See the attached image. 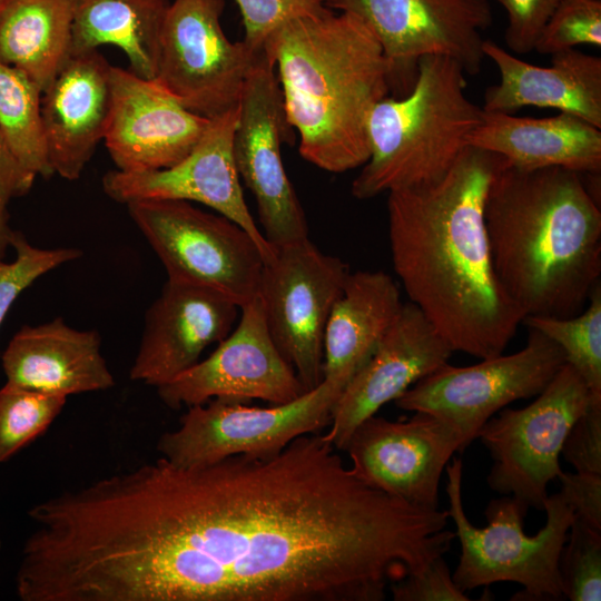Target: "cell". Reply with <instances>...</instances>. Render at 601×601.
I'll list each match as a JSON object with an SVG mask.
<instances>
[{
  "instance_id": "obj_1",
  "label": "cell",
  "mask_w": 601,
  "mask_h": 601,
  "mask_svg": "<svg viewBox=\"0 0 601 601\" xmlns=\"http://www.w3.org/2000/svg\"><path fill=\"white\" fill-rule=\"evenodd\" d=\"M447 511L375 489L316 433L268 456L96 481L80 520L97 601H381L443 556Z\"/></svg>"
},
{
  "instance_id": "obj_2",
  "label": "cell",
  "mask_w": 601,
  "mask_h": 601,
  "mask_svg": "<svg viewBox=\"0 0 601 601\" xmlns=\"http://www.w3.org/2000/svg\"><path fill=\"white\" fill-rule=\"evenodd\" d=\"M505 159L467 146L436 183L388 193L394 270L452 352L503 354L523 322L495 274L484 224L489 185Z\"/></svg>"
},
{
  "instance_id": "obj_3",
  "label": "cell",
  "mask_w": 601,
  "mask_h": 601,
  "mask_svg": "<svg viewBox=\"0 0 601 601\" xmlns=\"http://www.w3.org/2000/svg\"><path fill=\"white\" fill-rule=\"evenodd\" d=\"M484 224L495 274L524 318L584 309L600 283L601 210L582 174L505 160L489 185Z\"/></svg>"
},
{
  "instance_id": "obj_4",
  "label": "cell",
  "mask_w": 601,
  "mask_h": 601,
  "mask_svg": "<svg viewBox=\"0 0 601 601\" xmlns=\"http://www.w3.org/2000/svg\"><path fill=\"white\" fill-rule=\"evenodd\" d=\"M278 70L285 118L299 135V154L331 173L370 157L368 119L386 97L393 68L370 28L329 7L288 20L265 41Z\"/></svg>"
},
{
  "instance_id": "obj_5",
  "label": "cell",
  "mask_w": 601,
  "mask_h": 601,
  "mask_svg": "<svg viewBox=\"0 0 601 601\" xmlns=\"http://www.w3.org/2000/svg\"><path fill=\"white\" fill-rule=\"evenodd\" d=\"M465 88L457 61L421 58L411 90L400 99L385 97L373 108L370 157L352 183V195L364 200L442 179L483 119L482 107L466 97Z\"/></svg>"
},
{
  "instance_id": "obj_6",
  "label": "cell",
  "mask_w": 601,
  "mask_h": 601,
  "mask_svg": "<svg viewBox=\"0 0 601 601\" xmlns=\"http://www.w3.org/2000/svg\"><path fill=\"white\" fill-rule=\"evenodd\" d=\"M447 511L460 542L459 564L452 574L456 585L469 591L495 582H515L522 590L511 600L564 599L559 560L574 519L572 508L558 492L548 495L544 526L534 535L524 533L528 510L514 497L503 495L489 502L484 528L473 525L462 499L463 462L453 457L446 465Z\"/></svg>"
},
{
  "instance_id": "obj_7",
  "label": "cell",
  "mask_w": 601,
  "mask_h": 601,
  "mask_svg": "<svg viewBox=\"0 0 601 601\" xmlns=\"http://www.w3.org/2000/svg\"><path fill=\"white\" fill-rule=\"evenodd\" d=\"M347 384L325 377L294 401L270 407L213 398L188 407L179 426L157 443L160 457L178 467L216 463L229 456H268L295 439L328 426Z\"/></svg>"
},
{
  "instance_id": "obj_8",
  "label": "cell",
  "mask_w": 601,
  "mask_h": 601,
  "mask_svg": "<svg viewBox=\"0 0 601 601\" xmlns=\"http://www.w3.org/2000/svg\"><path fill=\"white\" fill-rule=\"evenodd\" d=\"M127 208L167 279L216 290L239 307L257 296L265 258L239 225L185 200H137Z\"/></svg>"
},
{
  "instance_id": "obj_9",
  "label": "cell",
  "mask_w": 601,
  "mask_h": 601,
  "mask_svg": "<svg viewBox=\"0 0 601 601\" xmlns=\"http://www.w3.org/2000/svg\"><path fill=\"white\" fill-rule=\"evenodd\" d=\"M595 398L565 363L535 400L522 408H502L477 432L493 460L491 490L514 497L526 510H543L548 485L562 471L560 455L574 422Z\"/></svg>"
},
{
  "instance_id": "obj_10",
  "label": "cell",
  "mask_w": 601,
  "mask_h": 601,
  "mask_svg": "<svg viewBox=\"0 0 601 601\" xmlns=\"http://www.w3.org/2000/svg\"><path fill=\"white\" fill-rule=\"evenodd\" d=\"M309 238L276 248L264 264L258 298L270 337L305 391L322 383L323 343L332 308L349 274Z\"/></svg>"
},
{
  "instance_id": "obj_11",
  "label": "cell",
  "mask_w": 601,
  "mask_h": 601,
  "mask_svg": "<svg viewBox=\"0 0 601 601\" xmlns=\"http://www.w3.org/2000/svg\"><path fill=\"white\" fill-rule=\"evenodd\" d=\"M564 364L561 348L529 327L528 342L522 349L481 358L471 366L446 363L411 386L395 404L450 423L467 446L493 415L512 402L535 397Z\"/></svg>"
},
{
  "instance_id": "obj_12",
  "label": "cell",
  "mask_w": 601,
  "mask_h": 601,
  "mask_svg": "<svg viewBox=\"0 0 601 601\" xmlns=\"http://www.w3.org/2000/svg\"><path fill=\"white\" fill-rule=\"evenodd\" d=\"M225 0H174L160 37L155 80L188 110L215 118L236 107L257 55L231 42L220 16Z\"/></svg>"
},
{
  "instance_id": "obj_13",
  "label": "cell",
  "mask_w": 601,
  "mask_h": 601,
  "mask_svg": "<svg viewBox=\"0 0 601 601\" xmlns=\"http://www.w3.org/2000/svg\"><path fill=\"white\" fill-rule=\"evenodd\" d=\"M288 127L275 65L263 49L240 92L233 148L239 178L256 200L263 234L275 248L308 238L303 207L282 160Z\"/></svg>"
},
{
  "instance_id": "obj_14",
  "label": "cell",
  "mask_w": 601,
  "mask_h": 601,
  "mask_svg": "<svg viewBox=\"0 0 601 601\" xmlns=\"http://www.w3.org/2000/svg\"><path fill=\"white\" fill-rule=\"evenodd\" d=\"M328 7L370 28L392 65V82L412 88L426 56L454 59L469 75L482 68L481 31L493 20L487 0H334Z\"/></svg>"
},
{
  "instance_id": "obj_15",
  "label": "cell",
  "mask_w": 601,
  "mask_h": 601,
  "mask_svg": "<svg viewBox=\"0 0 601 601\" xmlns=\"http://www.w3.org/2000/svg\"><path fill=\"white\" fill-rule=\"evenodd\" d=\"M156 388L173 410L213 398L276 405L307 392L274 344L258 296L240 307L237 326L206 359Z\"/></svg>"
},
{
  "instance_id": "obj_16",
  "label": "cell",
  "mask_w": 601,
  "mask_h": 601,
  "mask_svg": "<svg viewBox=\"0 0 601 601\" xmlns=\"http://www.w3.org/2000/svg\"><path fill=\"white\" fill-rule=\"evenodd\" d=\"M238 105L211 118L191 151L175 165L147 171L110 170L102 177L105 194L127 205L137 200L196 201L216 210L247 231L265 263L276 253L260 231L244 199L234 158Z\"/></svg>"
},
{
  "instance_id": "obj_17",
  "label": "cell",
  "mask_w": 601,
  "mask_h": 601,
  "mask_svg": "<svg viewBox=\"0 0 601 601\" xmlns=\"http://www.w3.org/2000/svg\"><path fill=\"white\" fill-rule=\"evenodd\" d=\"M466 447L450 423L415 412L407 421L372 415L351 434L344 451L366 484L424 509H439L442 473Z\"/></svg>"
},
{
  "instance_id": "obj_18",
  "label": "cell",
  "mask_w": 601,
  "mask_h": 601,
  "mask_svg": "<svg viewBox=\"0 0 601 601\" xmlns=\"http://www.w3.org/2000/svg\"><path fill=\"white\" fill-rule=\"evenodd\" d=\"M111 109L105 142L118 170L170 167L198 142L210 119L185 108L155 79L110 69Z\"/></svg>"
},
{
  "instance_id": "obj_19",
  "label": "cell",
  "mask_w": 601,
  "mask_h": 601,
  "mask_svg": "<svg viewBox=\"0 0 601 601\" xmlns=\"http://www.w3.org/2000/svg\"><path fill=\"white\" fill-rule=\"evenodd\" d=\"M452 349L413 303H403L367 363L339 395L324 437L344 450L356 426L449 363Z\"/></svg>"
},
{
  "instance_id": "obj_20",
  "label": "cell",
  "mask_w": 601,
  "mask_h": 601,
  "mask_svg": "<svg viewBox=\"0 0 601 601\" xmlns=\"http://www.w3.org/2000/svg\"><path fill=\"white\" fill-rule=\"evenodd\" d=\"M240 307L223 294L167 279L148 307L129 376L151 386L194 366L207 346L230 332Z\"/></svg>"
},
{
  "instance_id": "obj_21",
  "label": "cell",
  "mask_w": 601,
  "mask_h": 601,
  "mask_svg": "<svg viewBox=\"0 0 601 601\" xmlns=\"http://www.w3.org/2000/svg\"><path fill=\"white\" fill-rule=\"evenodd\" d=\"M111 66L97 50L70 55L42 91L41 117L53 174L80 177L105 137L111 109Z\"/></svg>"
},
{
  "instance_id": "obj_22",
  "label": "cell",
  "mask_w": 601,
  "mask_h": 601,
  "mask_svg": "<svg viewBox=\"0 0 601 601\" xmlns=\"http://www.w3.org/2000/svg\"><path fill=\"white\" fill-rule=\"evenodd\" d=\"M482 50L500 73L484 93L486 112L513 114L522 107L553 108L601 129V58L568 49L551 55L548 67L531 65L483 40Z\"/></svg>"
},
{
  "instance_id": "obj_23",
  "label": "cell",
  "mask_w": 601,
  "mask_h": 601,
  "mask_svg": "<svg viewBox=\"0 0 601 601\" xmlns=\"http://www.w3.org/2000/svg\"><path fill=\"white\" fill-rule=\"evenodd\" d=\"M95 329L79 331L61 317L22 326L1 356L7 383L68 396L106 391L115 385Z\"/></svg>"
},
{
  "instance_id": "obj_24",
  "label": "cell",
  "mask_w": 601,
  "mask_h": 601,
  "mask_svg": "<svg viewBox=\"0 0 601 601\" xmlns=\"http://www.w3.org/2000/svg\"><path fill=\"white\" fill-rule=\"evenodd\" d=\"M467 145L523 169L562 167L582 175L601 173V129L571 114L531 118L484 111Z\"/></svg>"
},
{
  "instance_id": "obj_25",
  "label": "cell",
  "mask_w": 601,
  "mask_h": 601,
  "mask_svg": "<svg viewBox=\"0 0 601 601\" xmlns=\"http://www.w3.org/2000/svg\"><path fill=\"white\" fill-rule=\"evenodd\" d=\"M402 305L398 286L388 274L349 273L325 327L324 378L347 384L374 354Z\"/></svg>"
},
{
  "instance_id": "obj_26",
  "label": "cell",
  "mask_w": 601,
  "mask_h": 601,
  "mask_svg": "<svg viewBox=\"0 0 601 601\" xmlns=\"http://www.w3.org/2000/svg\"><path fill=\"white\" fill-rule=\"evenodd\" d=\"M169 0H75L70 55L121 49L135 75L155 79Z\"/></svg>"
},
{
  "instance_id": "obj_27",
  "label": "cell",
  "mask_w": 601,
  "mask_h": 601,
  "mask_svg": "<svg viewBox=\"0 0 601 601\" xmlns=\"http://www.w3.org/2000/svg\"><path fill=\"white\" fill-rule=\"evenodd\" d=\"M75 0H8L0 10V61L43 91L70 56Z\"/></svg>"
},
{
  "instance_id": "obj_28",
  "label": "cell",
  "mask_w": 601,
  "mask_h": 601,
  "mask_svg": "<svg viewBox=\"0 0 601 601\" xmlns=\"http://www.w3.org/2000/svg\"><path fill=\"white\" fill-rule=\"evenodd\" d=\"M41 88L0 61V131L19 162L36 176L53 175L41 117Z\"/></svg>"
},
{
  "instance_id": "obj_29",
  "label": "cell",
  "mask_w": 601,
  "mask_h": 601,
  "mask_svg": "<svg viewBox=\"0 0 601 601\" xmlns=\"http://www.w3.org/2000/svg\"><path fill=\"white\" fill-rule=\"evenodd\" d=\"M522 324L535 328L563 352L565 363L601 398V284L591 292L583 311L572 317L528 316Z\"/></svg>"
},
{
  "instance_id": "obj_30",
  "label": "cell",
  "mask_w": 601,
  "mask_h": 601,
  "mask_svg": "<svg viewBox=\"0 0 601 601\" xmlns=\"http://www.w3.org/2000/svg\"><path fill=\"white\" fill-rule=\"evenodd\" d=\"M67 397L6 383L0 388V462L42 434Z\"/></svg>"
},
{
  "instance_id": "obj_31",
  "label": "cell",
  "mask_w": 601,
  "mask_h": 601,
  "mask_svg": "<svg viewBox=\"0 0 601 601\" xmlns=\"http://www.w3.org/2000/svg\"><path fill=\"white\" fill-rule=\"evenodd\" d=\"M559 570L564 599L600 601L601 531L574 516L560 555Z\"/></svg>"
},
{
  "instance_id": "obj_32",
  "label": "cell",
  "mask_w": 601,
  "mask_h": 601,
  "mask_svg": "<svg viewBox=\"0 0 601 601\" xmlns=\"http://www.w3.org/2000/svg\"><path fill=\"white\" fill-rule=\"evenodd\" d=\"M11 247L16 250V259L7 263L0 258V327L12 304L26 288L46 273L82 255L77 248L33 246L19 230L13 231Z\"/></svg>"
},
{
  "instance_id": "obj_33",
  "label": "cell",
  "mask_w": 601,
  "mask_h": 601,
  "mask_svg": "<svg viewBox=\"0 0 601 601\" xmlns=\"http://www.w3.org/2000/svg\"><path fill=\"white\" fill-rule=\"evenodd\" d=\"M580 45L601 48V0H561L544 24L534 50L553 55Z\"/></svg>"
},
{
  "instance_id": "obj_34",
  "label": "cell",
  "mask_w": 601,
  "mask_h": 601,
  "mask_svg": "<svg viewBox=\"0 0 601 601\" xmlns=\"http://www.w3.org/2000/svg\"><path fill=\"white\" fill-rule=\"evenodd\" d=\"M334 0H236L245 28L243 41L258 53L267 38L290 19L314 13Z\"/></svg>"
},
{
  "instance_id": "obj_35",
  "label": "cell",
  "mask_w": 601,
  "mask_h": 601,
  "mask_svg": "<svg viewBox=\"0 0 601 601\" xmlns=\"http://www.w3.org/2000/svg\"><path fill=\"white\" fill-rule=\"evenodd\" d=\"M395 601H470L452 578L443 556L390 584Z\"/></svg>"
},
{
  "instance_id": "obj_36",
  "label": "cell",
  "mask_w": 601,
  "mask_h": 601,
  "mask_svg": "<svg viewBox=\"0 0 601 601\" xmlns=\"http://www.w3.org/2000/svg\"><path fill=\"white\" fill-rule=\"evenodd\" d=\"M505 10V43L511 51L525 55L536 40L561 0H496Z\"/></svg>"
},
{
  "instance_id": "obj_37",
  "label": "cell",
  "mask_w": 601,
  "mask_h": 601,
  "mask_svg": "<svg viewBox=\"0 0 601 601\" xmlns=\"http://www.w3.org/2000/svg\"><path fill=\"white\" fill-rule=\"evenodd\" d=\"M561 454L575 472L601 474V402H593L572 425Z\"/></svg>"
},
{
  "instance_id": "obj_38",
  "label": "cell",
  "mask_w": 601,
  "mask_h": 601,
  "mask_svg": "<svg viewBox=\"0 0 601 601\" xmlns=\"http://www.w3.org/2000/svg\"><path fill=\"white\" fill-rule=\"evenodd\" d=\"M560 494L572 508L574 516L601 531V474L561 471Z\"/></svg>"
},
{
  "instance_id": "obj_39",
  "label": "cell",
  "mask_w": 601,
  "mask_h": 601,
  "mask_svg": "<svg viewBox=\"0 0 601 601\" xmlns=\"http://www.w3.org/2000/svg\"><path fill=\"white\" fill-rule=\"evenodd\" d=\"M36 177L19 162L0 131V207L7 208L11 199L26 195Z\"/></svg>"
},
{
  "instance_id": "obj_40",
  "label": "cell",
  "mask_w": 601,
  "mask_h": 601,
  "mask_svg": "<svg viewBox=\"0 0 601 601\" xmlns=\"http://www.w3.org/2000/svg\"><path fill=\"white\" fill-rule=\"evenodd\" d=\"M13 231L9 226L7 208L0 207V258H4L9 247H11Z\"/></svg>"
},
{
  "instance_id": "obj_41",
  "label": "cell",
  "mask_w": 601,
  "mask_h": 601,
  "mask_svg": "<svg viewBox=\"0 0 601 601\" xmlns=\"http://www.w3.org/2000/svg\"><path fill=\"white\" fill-rule=\"evenodd\" d=\"M8 0H0V10L7 3Z\"/></svg>"
},
{
  "instance_id": "obj_42",
  "label": "cell",
  "mask_w": 601,
  "mask_h": 601,
  "mask_svg": "<svg viewBox=\"0 0 601 601\" xmlns=\"http://www.w3.org/2000/svg\"><path fill=\"white\" fill-rule=\"evenodd\" d=\"M0 545H1V542H0Z\"/></svg>"
}]
</instances>
